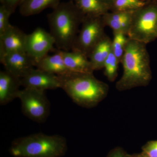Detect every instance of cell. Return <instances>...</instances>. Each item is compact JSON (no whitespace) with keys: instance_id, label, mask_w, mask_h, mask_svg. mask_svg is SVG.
<instances>
[{"instance_id":"d6986e66","label":"cell","mask_w":157,"mask_h":157,"mask_svg":"<svg viewBox=\"0 0 157 157\" xmlns=\"http://www.w3.org/2000/svg\"><path fill=\"white\" fill-rule=\"evenodd\" d=\"M147 2L141 0H113L109 6L111 11H135L142 8Z\"/></svg>"},{"instance_id":"5b68a950","label":"cell","mask_w":157,"mask_h":157,"mask_svg":"<svg viewBox=\"0 0 157 157\" xmlns=\"http://www.w3.org/2000/svg\"><path fill=\"white\" fill-rule=\"evenodd\" d=\"M127 36L147 44L157 39V2H148L134 11Z\"/></svg>"},{"instance_id":"5bb4252c","label":"cell","mask_w":157,"mask_h":157,"mask_svg":"<svg viewBox=\"0 0 157 157\" xmlns=\"http://www.w3.org/2000/svg\"><path fill=\"white\" fill-rule=\"evenodd\" d=\"M63 51L59 50L52 55H47L36 63L35 67L57 76H63L71 73L65 65Z\"/></svg>"},{"instance_id":"83f0119b","label":"cell","mask_w":157,"mask_h":157,"mask_svg":"<svg viewBox=\"0 0 157 157\" xmlns=\"http://www.w3.org/2000/svg\"><path fill=\"white\" fill-rule=\"evenodd\" d=\"M144 2H152V1H157V0H141Z\"/></svg>"},{"instance_id":"9c48e42d","label":"cell","mask_w":157,"mask_h":157,"mask_svg":"<svg viewBox=\"0 0 157 157\" xmlns=\"http://www.w3.org/2000/svg\"><path fill=\"white\" fill-rule=\"evenodd\" d=\"M21 86L45 91L61 88L59 77L39 69H32L21 79Z\"/></svg>"},{"instance_id":"4fadbf2b","label":"cell","mask_w":157,"mask_h":157,"mask_svg":"<svg viewBox=\"0 0 157 157\" xmlns=\"http://www.w3.org/2000/svg\"><path fill=\"white\" fill-rule=\"evenodd\" d=\"M135 11L108 12L102 18L105 26L112 29L113 33H123L127 36Z\"/></svg>"},{"instance_id":"7a4b0ae2","label":"cell","mask_w":157,"mask_h":157,"mask_svg":"<svg viewBox=\"0 0 157 157\" xmlns=\"http://www.w3.org/2000/svg\"><path fill=\"white\" fill-rule=\"evenodd\" d=\"M59 76L61 88L82 107H95L108 94L109 86L96 78L93 73H70Z\"/></svg>"},{"instance_id":"cb8c5ba5","label":"cell","mask_w":157,"mask_h":157,"mask_svg":"<svg viewBox=\"0 0 157 157\" xmlns=\"http://www.w3.org/2000/svg\"><path fill=\"white\" fill-rule=\"evenodd\" d=\"M107 157H131L123 148L117 147L110 150L107 155Z\"/></svg>"},{"instance_id":"603a6c76","label":"cell","mask_w":157,"mask_h":157,"mask_svg":"<svg viewBox=\"0 0 157 157\" xmlns=\"http://www.w3.org/2000/svg\"><path fill=\"white\" fill-rule=\"evenodd\" d=\"M142 151L149 157H157V140H151L142 146Z\"/></svg>"},{"instance_id":"8992f818","label":"cell","mask_w":157,"mask_h":157,"mask_svg":"<svg viewBox=\"0 0 157 157\" xmlns=\"http://www.w3.org/2000/svg\"><path fill=\"white\" fill-rule=\"evenodd\" d=\"M105 27L102 16H85L71 50L80 52L88 57L94 47L106 36Z\"/></svg>"},{"instance_id":"7c38bea8","label":"cell","mask_w":157,"mask_h":157,"mask_svg":"<svg viewBox=\"0 0 157 157\" xmlns=\"http://www.w3.org/2000/svg\"><path fill=\"white\" fill-rule=\"evenodd\" d=\"M21 86L20 78L5 70L0 72V104L6 105L17 98Z\"/></svg>"},{"instance_id":"9a60e30c","label":"cell","mask_w":157,"mask_h":157,"mask_svg":"<svg viewBox=\"0 0 157 157\" xmlns=\"http://www.w3.org/2000/svg\"><path fill=\"white\" fill-rule=\"evenodd\" d=\"M65 65L71 73H94L92 66L88 57L84 54L77 51H63Z\"/></svg>"},{"instance_id":"2e32d148","label":"cell","mask_w":157,"mask_h":157,"mask_svg":"<svg viewBox=\"0 0 157 157\" xmlns=\"http://www.w3.org/2000/svg\"><path fill=\"white\" fill-rule=\"evenodd\" d=\"M111 45L112 40L106 35L91 52L88 58L94 71L104 68V63L111 52Z\"/></svg>"},{"instance_id":"ffe728a7","label":"cell","mask_w":157,"mask_h":157,"mask_svg":"<svg viewBox=\"0 0 157 157\" xmlns=\"http://www.w3.org/2000/svg\"><path fill=\"white\" fill-rule=\"evenodd\" d=\"M113 34L111 48L113 52L121 63L129 38L123 33H113Z\"/></svg>"},{"instance_id":"ac0fdd59","label":"cell","mask_w":157,"mask_h":157,"mask_svg":"<svg viewBox=\"0 0 157 157\" xmlns=\"http://www.w3.org/2000/svg\"><path fill=\"white\" fill-rule=\"evenodd\" d=\"M75 1L76 7L85 16H102L109 10V6L103 0Z\"/></svg>"},{"instance_id":"277c9868","label":"cell","mask_w":157,"mask_h":157,"mask_svg":"<svg viewBox=\"0 0 157 157\" xmlns=\"http://www.w3.org/2000/svg\"><path fill=\"white\" fill-rule=\"evenodd\" d=\"M67 150L65 137L38 133L14 140L9 151L15 157H61Z\"/></svg>"},{"instance_id":"ba28073f","label":"cell","mask_w":157,"mask_h":157,"mask_svg":"<svg viewBox=\"0 0 157 157\" xmlns=\"http://www.w3.org/2000/svg\"><path fill=\"white\" fill-rule=\"evenodd\" d=\"M55 45L53 37L50 33L41 28H37L27 35L26 52L36 63L48 55Z\"/></svg>"},{"instance_id":"7402d4cb","label":"cell","mask_w":157,"mask_h":157,"mask_svg":"<svg viewBox=\"0 0 157 157\" xmlns=\"http://www.w3.org/2000/svg\"><path fill=\"white\" fill-rule=\"evenodd\" d=\"M12 14L11 11L4 5L0 7V36L2 35L10 27L11 25L9 23L10 15Z\"/></svg>"},{"instance_id":"6da1fadb","label":"cell","mask_w":157,"mask_h":157,"mask_svg":"<svg viewBox=\"0 0 157 157\" xmlns=\"http://www.w3.org/2000/svg\"><path fill=\"white\" fill-rule=\"evenodd\" d=\"M121 63L123 73L116 84L118 90L126 91L149 84L152 76L146 44L129 39Z\"/></svg>"},{"instance_id":"484cf974","label":"cell","mask_w":157,"mask_h":157,"mask_svg":"<svg viewBox=\"0 0 157 157\" xmlns=\"http://www.w3.org/2000/svg\"><path fill=\"white\" fill-rule=\"evenodd\" d=\"M131 157H149L145 154L143 152L139 153L134 154L131 155Z\"/></svg>"},{"instance_id":"d4e9b609","label":"cell","mask_w":157,"mask_h":157,"mask_svg":"<svg viewBox=\"0 0 157 157\" xmlns=\"http://www.w3.org/2000/svg\"><path fill=\"white\" fill-rule=\"evenodd\" d=\"M24 1V0H2V5H4L13 13L17 6L21 5Z\"/></svg>"},{"instance_id":"8fae6325","label":"cell","mask_w":157,"mask_h":157,"mask_svg":"<svg viewBox=\"0 0 157 157\" xmlns=\"http://www.w3.org/2000/svg\"><path fill=\"white\" fill-rule=\"evenodd\" d=\"M27 35L18 28L10 26L0 36V57L6 54L26 52Z\"/></svg>"},{"instance_id":"e0dca14e","label":"cell","mask_w":157,"mask_h":157,"mask_svg":"<svg viewBox=\"0 0 157 157\" xmlns=\"http://www.w3.org/2000/svg\"><path fill=\"white\" fill-rule=\"evenodd\" d=\"M60 0H24L20 5V12L24 16L39 14L45 9L56 8Z\"/></svg>"},{"instance_id":"3957f363","label":"cell","mask_w":157,"mask_h":157,"mask_svg":"<svg viewBox=\"0 0 157 157\" xmlns=\"http://www.w3.org/2000/svg\"><path fill=\"white\" fill-rule=\"evenodd\" d=\"M85 16L72 2L60 3L48 14L49 33L59 50H71Z\"/></svg>"},{"instance_id":"44dd1931","label":"cell","mask_w":157,"mask_h":157,"mask_svg":"<svg viewBox=\"0 0 157 157\" xmlns=\"http://www.w3.org/2000/svg\"><path fill=\"white\" fill-rule=\"evenodd\" d=\"M120 63L111 49V52L104 63L103 68L104 69V75L109 81L112 82L116 79Z\"/></svg>"},{"instance_id":"4316f807","label":"cell","mask_w":157,"mask_h":157,"mask_svg":"<svg viewBox=\"0 0 157 157\" xmlns=\"http://www.w3.org/2000/svg\"><path fill=\"white\" fill-rule=\"evenodd\" d=\"M103 1L109 6L113 0H103Z\"/></svg>"},{"instance_id":"52a82bcc","label":"cell","mask_w":157,"mask_h":157,"mask_svg":"<svg viewBox=\"0 0 157 157\" xmlns=\"http://www.w3.org/2000/svg\"><path fill=\"white\" fill-rule=\"evenodd\" d=\"M45 91L24 88L20 90L17 97L21 102L24 114L38 123L45 121L50 112V104Z\"/></svg>"},{"instance_id":"30bf717a","label":"cell","mask_w":157,"mask_h":157,"mask_svg":"<svg viewBox=\"0 0 157 157\" xmlns=\"http://www.w3.org/2000/svg\"><path fill=\"white\" fill-rule=\"evenodd\" d=\"M0 62L6 71L20 79L35 67V62L26 52L6 54L0 57Z\"/></svg>"}]
</instances>
